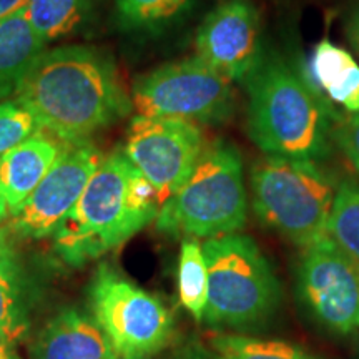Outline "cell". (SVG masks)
Instances as JSON below:
<instances>
[{"label":"cell","mask_w":359,"mask_h":359,"mask_svg":"<svg viewBox=\"0 0 359 359\" xmlns=\"http://www.w3.org/2000/svg\"><path fill=\"white\" fill-rule=\"evenodd\" d=\"M13 98L64 143L87 142L133 110L114 57L90 45L45 48Z\"/></svg>","instance_id":"cell-1"},{"label":"cell","mask_w":359,"mask_h":359,"mask_svg":"<svg viewBox=\"0 0 359 359\" xmlns=\"http://www.w3.org/2000/svg\"><path fill=\"white\" fill-rule=\"evenodd\" d=\"M158 212L147 178L123 150H114L102 160L77 205L52 235L53 251L69 266H83L127 243L155 222Z\"/></svg>","instance_id":"cell-2"},{"label":"cell","mask_w":359,"mask_h":359,"mask_svg":"<svg viewBox=\"0 0 359 359\" xmlns=\"http://www.w3.org/2000/svg\"><path fill=\"white\" fill-rule=\"evenodd\" d=\"M245 87L246 132L264 155L311 161L330 155L331 110L298 67L283 57L264 55Z\"/></svg>","instance_id":"cell-3"},{"label":"cell","mask_w":359,"mask_h":359,"mask_svg":"<svg viewBox=\"0 0 359 359\" xmlns=\"http://www.w3.org/2000/svg\"><path fill=\"white\" fill-rule=\"evenodd\" d=\"M339 183L318 161L264 155L251 165L255 217L298 248L327 240V223Z\"/></svg>","instance_id":"cell-4"},{"label":"cell","mask_w":359,"mask_h":359,"mask_svg":"<svg viewBox=\"0 0 359 359\" xmlns=\"http://www.w3.org/2000/svg\"><path fill=\"white\" fill-rule=\"evenodd\" d=\"M201 248L208 269L206 325L235 333L266 326L280 309L281 285L257 241L231 233L210 238Z\"/></svg>","instance_id":"cell-5"},{"label":"cell","mask_w":359,"mask_h":359,"mask_svg":"<svg viewBox=\"0 0 359 359\" xmlns=\"http://www.w3.org/2000/svg\"><path fill=\"white\" fill-rule=\"evenodd\" d=\"M248 219L243 160L231 143L205 147L190 177L160 206L155 226L165 235L198 240L238 233Z\"/></svg>","instance_id":"cell-6"},{"label":"cell","mask_w":359,"mask_h":359,"mask_svg":"<svg viewBox=\"0 0 359 359\" xmlns=\"http://www.w3.org/2000/svg\"><path fill=\"white\" fill-rule=\"evenodd\" d=\"M90 306L116 359H150L172 341L173 318L167 306L109 264L93 275Z\"/></svg>","instance_id":"cell-7"},{"label":"cell","mask_w":359,"mask_h":359,"mask_svg":"<svg viewBox=\"0 0 359 359\" xmlns=\"http://www.w3.org/2000/svg\"><path fill=\"white\" fill-rule=\"evenodd\" d=\"M133 109L140 115L222 125L235 111L231 82L193 55L143 74L132 87Z\"/></svg>","instance_id":"cell-8"},{"label":"cell","mask_w":359,"mask_h":359,"mask_svg":"<svg viewBox=\"0 0 359 359\" xmlns=\"http://www.w3.org/2000/svg\"><path fill=\"white\" fill-rule=\"evenodd\" d=\"M205 147L196 123L137 114L130 120L123 151L154 188L161 206L187 182Z\"/></svg>","instance_id":"cell-9"},{"label":"cell","mask_w":359,"mask_h":359,"mask_svg":"<svg viewBox=\"0 0 359 359\" xmlns=\"http://www.w3.org/2000/svg\"><path fill=\"white\" fill-rule=\"evenodd\" d=\"M296 291L308 316L327 333L359 331V268L331 238L302 250Z\"/></svg>","instance_id":"cell-10"},{"label":"cell","mask_w":359,"mask_h":359,"mask_svg":"<svg viewBox=\"0 0 359 359\" xmlns=\"http://www.w3.org/2000/svg\"><path fill=\"white\" fill-rule=\"evenodd\" d=\"M103 158L88 142L69 143L32 195L11 213V230L27 240L52 236L77 205Z\"/></svg>","instance_id":"cell-11"},{"label":"cell","mask_w":359,"mask_h":359,"mask_svg":"<svg viewBox=\"0 0 359 359\" xmlns=\"http://www.w3.org/2000/svg\"><path fill=\"white\" fill-rule=\"evenodd\" d=\"M195 55L230 82H241L264 58L262 20L251 0H222L195 35Z\"/></svg>","instance_id":"cell-12"},{"label":"cell","mask_w":359,"mask_h":359,"mask_svg":"<svg viewBox=\"0 0 359 359\" xmlns=\"http://www.w3.org/2000/svg\"><path fill=\"white\" fill-rule=\"evenodd\" d=\"M67 145L42 130L0 156V195L6 200L8 215L32 195Z\"/></svg>","instance_id":"cell-13"},{"label":"cell","mask_w":359,"mask_h":359,"mask_svg":"<svg viewBox=\"0 0 359 359\" xmlns=\"http://www.w3.org/2000/svg\"><path fill=\"white\" fill-rule=\"evenodd\" d=\"M30 359H116L95 320L77 309L58 313L35 339Z\"/></svg>","instance_id":"cell-14"},{"label":"cell","mask_w":359,"mask_h":359,"mask_svg":"<svg viewBox=\"0 0 359 359\" xmlns=\"http://www.w3.org/2000/svg\"><path fill=\"white\" fill-rule=\"evenodd\" d=\"M24 7L0 22V102L15 97L22 79L47 48Z\"/></svg>","instance_id":"cell-15"},{"label":"cell","mask_w":359,"mask_h":359,"mask_svg":"<svg viewBox=\"0 0 359 359\" xmlns=\"http://www.w3.org/2000/svg\"><path fill=\"white\" fill-rule=\"evenodd\" d=\"M30 327V299L24 271L4 233H0V336L12 346Z\"/></svg>","instance_id":"cell-16"},{"label":"cell","mask_w":359,"mask_h":359,"mask_svg":"<svg viewBox=\"0 0 359 359\" xmlns=\"http://www.w3.org/2000/svg\"><path fill=\"white\" fill-rule=\"evenodd\" d=\"M311 74L331 102L338 103L349 114L359 111V65L348 50L330 40H323L314 47Z\"/></svg>","instance_id":"cell-17"},{"label":"cell","mask_w":359,"mask_h":359,"mask_svg":"<svg viewBox=\"0 0 359 359\" xmlns=\"http://www.w3.org/2000/svg\"><path fill=\"white\" fill-rule=\"evenodd\" d=\"M100 0H27V19L47 45L79 32Z\"/></svg>","instance_id":"cell-18"},{"label":"cell","mask_w":359,"mask_h":359,"mask_svg":"<svg viewBox=\"0 0 359 359\" xmlns=\"http://www.w3.org/2000/svg\"><path fill=\"white\" fill-rule=\"evenodd\" d=\"M195 0H115L116 29L127 34H160L190 11Z\"/></svg>","instance_id":"cell-19"},{"label":"cell","mask_w":359,"mask_h":359,"mask_svg":"<svg viewBox=\"0 0 359 359\" xmlns=\"http://www.w3.org/2000/svg\"><path fill=\"white\" fill-rule=\"evenodd\" d=\"M178 293L183 308L195 321H203L208 302V269L203 248L196 240H183L178 263Z\"/></svg>","instance_id":"cell-20"},{"label":"cell","mask_w":359,"mask_h":359,"mask_svg":"<svg viewBox=\"0 0 359 359\" xmlns=\"http://www.w3.org/2000/svg\"><path fill=\"white\" fill-rule=\"evenodd\" d=\"M327 236L359 268V182H341L336 191Z\"/></svg>","instance_id":"cell-21"},{"label":"cell","mask_w":359,"mask_h":359,"mask_svg":"<svg viewBox=\"0 0 359 359\" xmlns=\"http://www.w3.org/2000/svg\"><path fill=\"white\" fill-rule=\"evenodd\" d=\"M222 359H316L303 348L280 339H263L241 333H218L210 338Z\"/></svg>","instance_id":"cell-22"},{"label":"cell","mask_w":359,"mask_h":359,"mask_svg":"<svg viewBox=\"0 0 359 359\" xmlns=\"http://www.w3.org/2000/svg\"><path fill=\"white\" fill-rule=\"evenodd\" d=\"M39 132L42 127L17 98L0 102V156Z\"/></svg>","instance_id":"cell-23"},{"label":"cell","mask_w":359,"mask_h":359,"mask_svg":"<svg viewBox=\"0 0 359 359\" xmlns=\"http://www.w3.org/2000/svg\"><path fill=\"white\" fill-rule=\"evenodd\" d=\"M333 143L359 175V111L339 120L333 128Z\"/></svg>","instance_id":"cell-24"},{"label":"cell","mask_w":359,"mask_h":359,"mask_svg":"<svg viewBox=\"0 0 359 359\" xmlns=\"http://www.w3.org/2000/svg\"><path fill=\"white\" fill-rule=\"evenodd\" d=\"M346 39L359 55V4L353 8L346 20Z\"/></svg>","instance_id":"cell-25"},{"label":"cell","mask_w":359,"mask_h":359,"mask_svg":"<svg viewBox=\"0 0 359 359\" xmlns=\"http://www.w3.org/2000/svg\"><path fill=\"white\" fill-rule=\"evenodd\" d=\"M172 359H222V358H219L217 353H212L208 351V349H205L203 346H196V344H193V346L183 348L182 351H178Z\"/></svg>","instance_id":"cell-26"},{"label":"cell","mask_w":359,"mask_h":359,"mask_svg":"<svg viewBox=\"0 0 359 359\" xmlns=\"http://www.w3.org/2000/svg\"><path fill=\"white\" fill-rule=\"evenodd\" d=\"M25 4L27 0H0V22L20 11Z\"/></svg>","instance_id":"cell-27"},{"label":"cell","mask_w":359,"mask_h":359,"mask_svg":"<svg viewBox=\"0 0 359 359\" xmlns=\"http://www.w3.org/2000/svg\"><path fill=\"white\" fill-rule=\"evenodd\" d=\"M0 359H20V356L15 351V346L7 343L2 336H0Z\"/></svg>","instance_id":"cell-28"},{"label":"cell","mask_w":359,"mask_h":359,"mask_svg":"<svg viewBox=\"0 0 359 359\" xmlns=\"http://www.w3.org/2000/svg\"><path fill=\"white\" fill-rule=\"evenodd\" d=\"M7 217H8L7 203H6V200L2 198V195H0V226H2V223L6 222Z\"/></svg>","instance_id":"cell-29"}]
</instances>
